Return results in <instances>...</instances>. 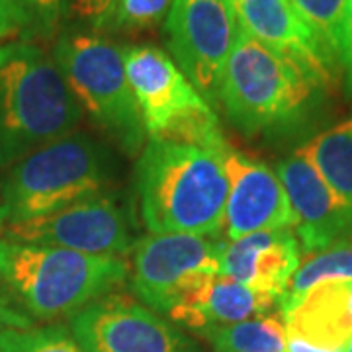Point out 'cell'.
I'll list each match as a JSON object with an SVG mask.
<instances>
[{"label":"cell","mask_w":352,"mask_h":352,"mask_svg":"<svg viewBox=\"0 0 352 352\" xmlns=\"http://www.w3.org/2000/svg\"><path fill=\"white\" fill-rule=\"evenodd\" d=\"M227 147L149 138L135 180L141 217L151 233L217 237L223 231L229 194L223 163Z\"/></svg>","instance_id":"6da1fadb"},{"label":"cell","mask_w":352,"mask_h":352,"mask_svg":"<svg viewBox=\"0 0 352 352\" xmlns=\"http://www.w3.org/2000/svg\"><path fill=\"white\" fill-rule=\"evenodd\" d=\"M127 272L124 256L0 239V294L38 321L73 317L120 286Z\"/></svg>","instance_id":"7a4b0ae2"},{"label":"cell","mask_w":352,"mask_h":352,"mask_svg":"<svg viewBox=\"0 0 352 352\" xmlns=\"http://www.w3.org/2000/svg\"><path fill=\"white\" fill-rule=\"evenodd\" d=\"M82 108L45 50L0 43V168L75 133Z\"/></svg>","instance_id":"3957f363"},{"label":"cell","mask_w":352,"mask_h":352,"mask_svg":"<svg viewBox=\"0 0 352 352\" xmlns=\"http://www.w3.org/2000/svg\"><path fill=\"white\" fill-rule=\"evenodd\" d=\"M327 85L311 69L261 43L239 28L219 82L217 102L241 133L292 124Z\"/></svg>","instance_id":"277c9868"},{"label":"cell","mask_w":352,"mask_h":352,"mask_svg":"<svg viewBox=\"0 0 352 352\" xmlns=\"http://www.w3.org/2000/svg\"><path fill=\"white\" fill-rule=\"evenodd\" d=\"M108 176V157L96 141L85 133L57 139L12 164L0 194V227L98 196Z\"/></svg>","instance_id":"5b68a950"},{"label":"cell","mask_w":352,"mask_h":352,"mask_svg":"<svg viewBox=\"0 0 352 352\" xmlns=\"http://www.w3.org/2000/svg\"><path fill=\"white\" fill-rule=\"evenodd\" d=\"M51 57L80 108L127 153H138L147 133L127 80L124 47L98 32L67 30L55 39Z\"/></svg>","instance_id":"8992f818"},{"label":"cell","mask_w":352,"mask_h":352,"mask_svg":"<svg viewBox=\"0 0 352 352\" xmlns=\"http://www.w3.org/2000/svg\"><path fill=\"white\" fill-rule=\"evenodd\" d=\"M124 61L147 138L226 149L227 143L210 102L168 53L155 45H127Z\"/></svg>","instance_id":"52a82bcc"},{"label":"cell","mask_w":352,"mask_h":352,"mask_svg":"<svg viewBox=\"0 0 352 352\" xmlns=\"http://www.w3.org/2000/svg\"><path fill=\"white\" fill-rule=\"evenodd\" d=\"M239 28L235 0H173L166 14L170 57L208 102H217Z\"/></svg>","instance_id":"ba28073f"},{"label":"cell","mask_w":352,"mask_h":352,"mask_svg":"<svg viewBox=\"0 0 352 352\" xmlns=\"http://www.w3.org/2000/svg\"><path fill=\"white\" fill-rule=\"evenodd\" d=\"M226 241L190 233H151L135 243L131 288L153 311L168 314L194 280L217 274Z\"/></svg>","instance_id":"9c48e42d"},{"label":"cell","mask_w":352,"mask_h":352,"mask_svg":"<svg viewBox=\"0 0 352 352\" xmlns=\"http://www.w3.org/2000/svg\"><path fill=\"white\" fill-rule=\"evenodd\" d=\"M71 333L87 352H201L151 307L118 294H106L73 315Z\"/></svg>","instance_id":"30bf717a"},{"label":"cell","mask_w":352,"mask_h":352,"mask_svg":"<svg viewBox=\"0 0 352 352\" xmlns=\"http://www.w3.org/2000/svg\"><path fill=\"white\" fill-rule=\"evenodd\" d=\"M0 239L116 256L135 247L126 215L104 192L47 215L0 227Z\"/></svg>","instance_id":"8fae6325"},{"label":"cell","mask_w":352,"mask_h":352,"mask_svg":"<svg viewBox=\"0 0 352 352\" xmlns=\"http://www.w3.org/2000/svg\"><path fill=\"white\" fill-rule=\"evenodd\" d=\"M276 173L288 194L294 233L305 254L352 243V210L303 155L296 151L284 159Z\"/></svg>","instance_id":"7c38bea8"},{"label":"cell","mask_w":352,"mask_h":352,"mask_svg":"<svg viewBox=\"0 0 352 352\" xmlns=\"http://www.w3.org/2000/svg\"><path fill=\"white\" fill-rule=\"evenodd\" d=\"M223 163L229 180L223 226L227 241L256 231L294 229L292 206L276 170L231 147Z\"/></svg>","instance_id":"4fadbf2b"},{"label":"cell","mask_w":352,"mask_h":352,"mask_svg":"<svg viewBox=\"0 0 352 352\" xmlns=\"http://www.w3.org/2000/svg\"><path fill=\"white\" fill-rule=\"evenodd\" d=\"M235 8L249 36L303 63L327 85L342 69L339 57L317 38L292 0H235Z\"/></svg>","instance_id":"5bb4252c"},{"label":"cell","mask_w":352,"mask_h":352,"mask_svg":"<svg viewBox=\"0 0 352 352\" xmlns=\"http://www.w3.org/2000/svg\"><path fill=\"white\" fill-rule=\"evenodd\" d=\"M300 263L302 247L294 229H272L226 241L219 272L278 302Z\"/></svg>","instance_id":"9a60e30c"},{"label":"cell","mask_w":352,"mask_h":352,"mask_svg":"<svg viewBox=\"0 0 352 352\" xmlns=\"http://www.w3.org/2000/svg\"><path fill=\"white\" fill-rule=\"evenodd\" d=\"M274 305H278L276 298L217 272L194 280L166 315L178 325L204 333L270 314Z\"/></svg>","instance_id":"2e32d148"},{"label":"cell","mask_w":352,"mask_h":352,"mask_svg":"<svg viewBox=\"0 0 352 352\" xmlns=\"http://www.w3.org/2000/svg\"><path fill=\"white\" fill-rule=\"evenodd\" d=\"M286 335L319 349L344 352L352 339V282H327L311 288L282 311Z\"/></svg>","instance_id":"e0dca14e"},{"label":"cell","mask_w":352,"mask_h":352,"mask_svg":"<svg viewBox=\"0 0 352 352\" xmlns=\"http://www.w3.org/2000/svg\"><path fill=\"white\" fill-rule=\"evenodd\" d=\"M298 153L352 210V118L317 133Z\"/></svg>","instance_id":"ac0fdd59"},{"label":"cell","mask_w":352,"mask_h":352,"mask_svg":"<svg viewBox=\"0 0 352 352\" xmlns=\"http://www.w3.org/2000/svg\"><path fill=\"white\" fill-rule=\"evenodd\" d=\"M201 337L214 344L215 352H284L286 325L282 314H266L233 325L208 329Z\"/></svg>","instance_id":"d6986e66"},{"label":"cell","mask_w":352,"mask_h":352,"mask_svg":"<svg viewBox=\"0 0 352 352\" xmlns=\"http://www.w3.org/2000/svg\"><path fill=\"white\" fill-rule=\"evenodd\" d=\"M327 282H352V243H340L307 254L278 300L280 314L302 300L309 289Z\"/></svg>","instance_id":"ffe728a7"},{"label":"cell","mask_w":352,"mask_h":352,"mask_svg":"<svg viewBox=\"0 0 352 352\" xmlns=\"http://www.w3.org/2000/svg\"><path fill=\"white\" fill-rule=\"evenodd\" d=\"M173 0H116L94 30L104 34H141L163 22Z\"/></svg>","instance_id":"44dd1931"},{"label":"cell","mask_w":352,"mask_h":352,"mask_svg":"<svg viewBox=\"0 0 352 352\" xmlns=\"http://www.w3.org/2000/svg\"><path fill=\"white\" fill-rule=\"evenodd\" d=\"M0 352H87L73 333L61 327L0 329Z\"/></svg>","instance_id":"7402d4cb"},{"label":"cell","mask_w":352,"mask_h":352,"mask_svg":"<svg viewBox=\"0 0 352 352\" xmlns=\"http://www.w3.org/2000/svg\"><path fill=\"white\" fill-rule=\"evenodd\" d=\"M292 4L317 38L339 57L346 0H292Z\"/></svg>","instance_id":"603a6c76"},{"label":"cell","mask_w":352,"mask_h":352,"mask_svg":"<svg viewBox=\"0 0 352 352\" xmlns=\"http://www.w3.org/2000/svg\"><path fill=\"white\" fill-rule=\"evenodd\" d=\"M25 24V34L51 36L63 18V0H12Z\"/></svg>","instance_id":"cb8c5ba5"},{"label":"cell","mask_w":352,"mask_h":352,"mask_svg":"<svg viewBox=\"0 0 352 352\" xmlns=\"http://www.w3.org/2000/svg\"><path fill=\"white\" fill-rule=\"evenodd\" d=\"M113 4L116 0H63V18L76 24H88L94 30Z\"/></svg>","instance_id":"d4e9b609"},{"label":"cell","mask_w":352,"mask_h":352,"mask_svg":"<svg viewBox=\"0 0 352 352\" xmlns=\"http://www.w3.org/2000/svg\"><path fill=\"white\" fill-rule=\"evenodd\" d=\"M25 34V24L12 0H0V43Z\"/></svg>","instance_id":"484cf974"},{"label":"cell","mask_w":352,"mask_h":352,"mask_svg":"<svg viewBox=\"0 0 352 352\" xmlns=\"http://www.w3.org/2000/svg\"><path fill=\"white\" fill-rule=\"evenodd\" d=\"M340 67L346 73L349 87L352 90V0H346V12L342 24V38H340Z\"/></svg>","instance_id":"4316f807"},{"label":"cell","mask_w":352,"mask_h":352,"mask_svg":"<svg viewBox=\"0 0 352 352\" xmlns=\"http://www.w3.org/2000/svg\"><path fill=\"white\" fill-rule=\"evenodd\" d=\"M284 352H340V351H325V349H319L311 342H307L302 337H296V335H286V351Z\"/></svg>","instance_id":"83f0119b"},{"label":"cell","mask_w":352,"mask_h":352,"mask_svg":"<svg viewBox=\"0 0 352 352\" xmlns=\"http://www.w3.org/2000/svg\"><path fill=\"white\" fill-rule=\"evenodd\" d=\"M344 352H352V339L349 340V344H346V349H344Z\"/></svg>","instance_id":"f1b7e54d"}]
</instances>
